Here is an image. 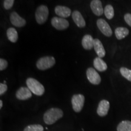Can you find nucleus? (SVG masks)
<instances>
[{
	"label": "nucleus",
	"instance_id": "f257e3e1",
	"mask_svg": "<svg viewBox=\"0 0 131 131\" xmlns=\"http://www.w3.org/2000/svg\"><path fill=\"white\" fill-rule=\"evenodd\" d=\"M63 116V112L59 108H51L45 113L43 116L44 122L46 124L51 125L61 118Z\"/></svg>",
	"mask_w": 131,
	"mask_h": 131
},
{
	"label": "nucleus",
	"instance_id": "f03ea898",
	"mask_svg": "<svg viewBox=\"0 0 131 131\" xmlns=\"http://www.w3.org/2000/svg\"><path fill=\"white\" fill-rule=\"evenodd\" d=\"M26 84L34 94L38 96H41L45 92V87L38 80L33 78H29L26 80Z\"/></svg>",
	"mask_w": 131,
	"mask_h": 131
},
{
	"label": "nucleus",
	"instance_id": "7ed1b4c3",
	"mask_svg": "<svg viewBox=\"0 0 131 131\" xmlns=\"http://www.w3.org/2000/svg\"><path fill=\"white\" fill-rule=\"evenodd\" d=\"M55 62L56 61L53 57L46 56L39 59L37 61L36 65L38 69L45 70L52 68L55 65Z\"/></svg>",
	"mask_w": 131,
	"mask_h": 131
},
{
	"label": "nucleus",
	"instance_id": "20e7f679",
	"mask_svg": "<svg viewBox=\"0 0 131 131\" xmlns=\"http://www.w3.org/2000/svg\"><path fill=\"white\" fill-rule=\"evenodd\" d=\"M49 16V9L46 6L41 5L35 12V19L39 24H44L47 21Z\"/></svg>",
	"mask_w": 131,
	"mask_h": 131
},
{
	"label": "nucleus",
	"instance_id": "39448f33",
	"mask_svg": "<svg viewBox=\"0 0 131 131\" xmlns=\"http://www.w3.org/2000/svg\"><path fill=\"white\" fill-rule=\"evenodd\" d=\"M85 101L84 96L82 94H75L72 98V104L73 111L76 112H81Z\"/></svg>",
	"mask_w": 131,
	"mask_h": 131
},
{
	"label": "nucleus",
	"instance_id": "423d86ee",
	"mask_svg": "<svg viewBox=\"0 0 131 131\" xmlns=\"http://www.w3.org/2000/svg\"><path fill=\"white\" fill-rule=\"evenodd\" d=\"M51 24L54 28L57 30H63L68 29L69 23L65 18L61 17H53L51 19Z\"/></svg>",
	"mask_w": 131,
	"mask_h": 131
},
{
	"label": "nucleus",
	"instance_id": "0eeeda50",
	"mask_svg": "<svg viewBox=\"0 0 131 131\" xmlns=\"http://www.w3.org/2000/svg\"><path fill=\"white\" fill-rule=\"evenodd\" d=\"M96 25L98 28L101 31V33L106 36V37H110L112 35V30L111 29L110 26L107 23V22L104 19L100 18L96 21Z\"/></svg>",
	"mask_w": 131,
	"mask_h": 131
},
{
	"label": "nucleus",
	"instance_id": "6e6552de",
	"mask_svg": "<svg viewBox=\"0 0 131 131\" xmlns=\"http://www.w3.org/2000/svg\"><path fill=\"white\" fill-rule=\"evenodd\" d=\"M86 76L91 84L98 85L101 83V77L94 69L90 68L87 69Z\"/></svg>",
	"mask_w": 131,
	"mask_h": 131
},
{
	"label": "nucleus",
	"instance_id": "1a4fd4ad",
	"mask_svg": "<svg viewBox=\"0 0 131 131\" xmlns=\"http://www.w3.org/2000/svg\"><path fill=\"white\" fill-rule=\"evenodd\" d=\"M16 97L19 100H26L32 97V92L28 88L21 87L16 91Z\"/></svg>",
	"mask_w": 131,
	"mask_h": 131
},
{
	"label": "nucleus",
	"instance_id": "9d476101",
	"mask_svg": "<svg viewBox=\"0 0 131 131\" xmlns=\"http://www.w3.org/2000/svg\"><path fill=\"white\" fill-rule=\"evenodd\" d=\"M110 108V103L106 100H103L99 103L97 108V114L100 117L107 115L108 111Z\"/></svg>",
	"mask_w": 131,
	"mask_h": 131
},
{
	"label": "nucleus",
	"instance_id": "9b49d317",
	"mask_svg": "<svg viewBox=\"0 0 131 131\" xmlns=\"http://www.w3.org/2000/svg\"><path fill=\"white\" fill-rule=\"evenodd\" d=\"M10 19L13 25L16 27H21L26 25V21L22 17H21L17 12H13L11 13L10 16Z\"/></svg>",
	"mask_w": 131,
	"mask_h": 131
},
{
	"label": "nucleus",
	"instance_id": "f8f14e48",
	"mask_svg": "<svg viewBox=\"0 0 131 131\" xmlns=\"http://www.w3.org/2000/svg\"><path fill=\"white\" fill-rule=\"evenodd\" d=\"M91 8L93 13L96 16L102 15L104 13V10L102 6V3L99 0H93L91 3Z\"/></svg>",
	"mask_w": 131,
	"mask_h": 131
},
{
	"label": "nucleus",
	"instance_id": "ddd939ff",
	"mask_svg": "<svg viewBox=\"0 0 131 131\" xmlns=\"http://www.w3.org/2000/svg\"><path fill=\"white\" fill-rule=\"evenodd\" d=\"M72 19L74 23L78 27L83 28V27H85L86 22H85L83 16H82L81 14L79 11L75 10L72 14Z\"/></svg>",
	"mask_w": 131,
	"mask_h": 131
},
{
	"label": "nucleus",
	"instance_id": "4468645a",
	"mask_svg": "<svg viewBox=\"0 0 131 131\" xmlns=\"http://www.w3.org/2000/svg\"><path fill=\"white\" fill-rule=\"evenodd\" d=\"M55 12L57 15L63 18H68L71 14V10L68 7L62 6H57L55 8Z\"/></svg>",
	"mask_w": 131,
	"mask_h": 131
},
{
	"label": "nucleus",
	"instance_id": "2eb2a0df",
	"mask_svg": "<svg viewBox=\"0 0 131 131\" xmlns=\"http://www.w3.org/2000/svg\"><path fill=\"white\" fill-rule=\"evenodd\" d=\"M94 48L96 53L98 55V57L101 58L105 56V49H104V46H103L102 42H101L100 40H98V39H95Z\"/></svg>",
	"mask_w": 131,
	"mask_h": 131
},
{
	"label": "nucleus",
	"instance_id": "dca6fc26",
	"mask_svg": "<svg viewBox=\"0 0 131 131\" xmlns=\"http://www.w3.org/2000/svg\"><path fill=\"white\" fill-rule=\"evenodd\" d=\"M83 48L86 50H91L94 47V39L90 35H86L83 37L81 41Z\"/></svg>",
	"mask_w": 131,
	"mask_h": 131
},
{
	"label": "nucleus",
	"instance_id": "f3484780",
	"mask_svg": "<svg viewBox=\"0 0 131 131\" xmlns=\"http://www.w3.org/2000/svg\"><path fill=\"white\" fill-rule=\"evenodd\" d=\"M94 66L96 70L100 72L106 71L107 69V66L104 60L100 57H96L94 60Z\"/></svg>",
	"mask_w": 131,
	"mask_h": 131
},
{
	"label": "nucleus",
	"instance_id": "a211bd4d",
	"mask_svg": "<svg viewBox=\"0 0 131 131\" xmlns=\"http://www.w3.org/2000/svg\"><path fill=\"white\" fill-rule=\"evenodd\" d=\"M129 30L126 27H118L117 28H116L115 30V37L119 40H122V39L126 37L129 35Z\"/></svg>",
	"mask_w": 131,
	"mask_h": 131
},
{
	"label": "nucleus",
	"instance_id": "6ab92c4d",
	"mask_svg": "<svg viewBox=\"0 0 131 131\" xmlns=\"http://www.w3.org/2000/svg\"><path fill=\"white\" fill-rule=\"evenodd\" d=\"M7 37L10 41L16 42L18 39V34L15 29L10 27L7 30Z\"/></svg>",
	"mask_w": 131,
	"mask_h": 131
},
{
	"label": "nucleus",
	"instance_id": "aec40b11",
	"mask_svg": "<svg viewBox=\"0 0 131 131\" xmlns=\"http://www.w3.org/2000/svg\"><path fill=\"white\" fill-rule=\"evenodd\" d=\"M117 131H131V122L129 120L122 121L117 127Z\"/></svg>",
	"mask_w": 131,
	"mask_h": 131
},
{
	"label": "nucleus",
	"instance_id": "412c9836",
	"mask_svg": "<svg viewBox=\"0 0 131 131\" xmlns=\"http://www.w3.org/2000/svg\"><path fill=\"white\" fill-rule=\"evenodd\" d=\"M104 13L106 17L108 19H111L114 16V9L112 6L111 4H108L106 6L104 10Z\"/></svg>",
	"mask_w": 131,
	"mask_h": 131
},
{
	"label": "nucleus",
	"instance_id": "4be33fe9",
	"mask_svg": "<svg viewBox=\"0 0 131 131\" xmlns=\"http://www.w3.org/2000/svg\"><path fill=\"white\" fill-rule=\"evenodd\" d=\"M121 74L124 78L128 80L129 81H131V70L129 69L126 68L122 67L119 69Z\"/></svg>",
	"mask_w": 131,
	"mask_h": 131
},
{
	"label": "nucleus",
	"instance_id": "5701e85b",
	"mask_svg": "<svg viewBox=\"0 0 131 131\" xmlns=\"http://www.w3.org/2000/svg\"><path fill=\"white\" fill-rule=\"evenodd\" d=\"M44 128L41 124H30L24 129V131H43Z\"/></svg>",
	"mask_w": 131,
	"mask_h": 131
},
{
	"label": "nucleus",
	"instance_id": "b1692460",
	"mask_svg": "<svg viewBox=\"0 0 131 131\" xmlns=\"http://www.w3.org/2000/svg\"><path fill=\"white\" fill-rule=\"evenodd\" d=\"M14 0H5L4 1V9L6 10L10 9L14 4Z\"/></svg>",
	"mask_w": 131,
	"mask_h": 131
},
{
	"label": "nucleus",
	"instance_id": "393cba45",
	"mask_svg": "<svg viewBox=\"0 0 131 131\" xmlns=\"http://www.w3.org/2000/svg\"><path fill=\"white\" fill-rule=\"evenodd\" d=\"M8 66V63L4 59L1 58L0 59V70H2L6 69Z\"/></svg>",
	"mask_w": 131,
	"mask_h": 131
},
{
	"label": "nucleus",
	"instance_id": "a878e982",
	"mask_svg": "<svg viewBox=\"0 0 131 131\" xmlns=\"http://www.w3.org/2000/svg\"><path fill=\"white\" fill-rule=\"evenodd\" d=\"M7 91V86L4 83L0 84V95H3V94Z\"/></svg>",
	"mask_w": 131,
	"mask_h": 131
},
{
	"label": "nucleus",
	"instance_id": "bb28decb",
	"mask_svg": "<svg viewBox=\"0 0 131 131\" xmlns=\"http://www.w3.org/2000/svg\"><path fill=\"white\" fill-rule=\"evenodd\" d=\"M124 21H126V23L128 24V25L131 27V14H126L124 16Z\"/></svg>",
	"mask_w": 131,
	"mask_h": 131
},
{
	"label": "nucleus",
	"instance_id": "cd10ccee",
	"mask_svg": "<svg viewBox=\"0 0 131 131\" xmlns=\"http://www.w3.org/2000/svg\"><path fill=\"white\" fill-rule=\"evenodd\" d=\"M3 107V101L0 100V109Z\"/></svg>",
	"mask_w": 131,
	"mask_h": 131
}]
</instances>
